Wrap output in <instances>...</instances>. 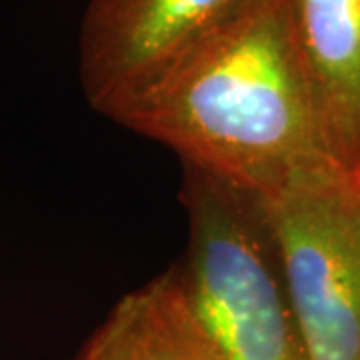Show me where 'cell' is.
<instances>
[{"label":"cell","instance_id":"6da1fadb","mask_svg":"<svg viewBox=\"0 0 360 360\" xmlns=\"http://www.w3.org/2000/svg\"><path fill=\"white\" fill-rule=\"evenodd\" d=\"M112 120L257 198L333 158L286 0H252Z\"/></svg>","mask_w":360,"mask_h":360},{"label":"cell","instance_id":"7a4b0ae2","mask_svg":"<svg viewBox=\"0 0 360 360\" xmlns=\"http://www.w3.org/2000/svg\"><path fill=\"white\" fill-rule=\"evenodd\" d=\"M186 250L172 269L214 360H310L262 200L184 167Z\"/></svg>","mask_w":360,"mask_h":360},{"label":"cell","instance_id":"3957f363","mask_svg":"<svg viewBox=\"0 0 360 360\" xmlns=\"http://www.w3.org/2000/svg\"><path fill=\"white\" fill-rule=\"evenodd\" d=\"M310 360H360V188L324 158L260 198Z\"/></svg>","mask_w":360,"mask_h":360},{"label":"cell","instance_id":"277c9868","mask_svg":"<svg viewBox=\"0 0 360 360\" xmlns=\"http://www.w3.org/2000/svg\"><path fill=\"white\" fill-rule=\"evenodd\" d=\"M252 0H89L78 34L86 103L115 118Z\"/></svg>","mask_w":360,"mask_h":360},{"label":"cell","instance_id":"5b68a950","mask_svg":"<svg viewBox=\"0 0 360 360\" xmlns=\"http://www.w3.org/2000/svg\"><path fill=\"white\" fill-rule=\"evenodd\" d=\"M330 156L360 160V0H286Z\"/></svg>","mask_w":360,"mask_h":360},{"label":"cell","instance_id":"8992f818","mask_svg":"<svg viewBox=\"0 0 360 360\" xmlns=\"http://www.w3.org/2000/svg\"><path fill=\"white\" fill-rule=\"evenodd\" d=\"M75 360H214L172 270L130 290Z\"/></svg>","mask_w":360,"mask_h":360},{"label":"cell","instance_id":"52a82bcc","mask_svg":"<svg viewBox=\"0 0 360 360\" xmlns=\"http://www.w3.org/2000/svg\"><path fill=\"white\" fill-rule=\"evenodd\" d=\"M350 174H352V179H354V182L359 184V188H360V160L354 165V168L350 170Z\"/></svg>","mask_w":360,"mask_h":360}]
</instances>
